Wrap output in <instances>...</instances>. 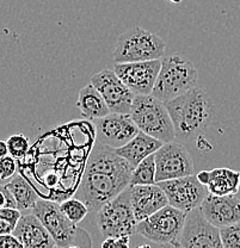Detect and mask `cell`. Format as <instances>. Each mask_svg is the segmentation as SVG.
I'll list each match as a JSON object with an SVG mask.
<instances>
[{"mask_svg": "<svg viewBox=\"0 0 240 248\" xmlns=\"http://www.w3.org/2000/svg\"><path fill=\"white\" fill-rule=\"evenodd\" d=\"M172 123L176 139L189 141L205 133L214 117V103L207 92L198 87L165 103Z\"/></svg>", "mask_w": 240, "mask_h": 248, "instance_id": "1", "label": "cell"}, {"mask_svg": "<svg viewBox=\"0 0 240 248\" xmlns=\"http://www.w3.org/2000/svg\"><path fill=\"white\" fill-rule=\"evenodd\" d=\"M197 80V68L189 59L180 55L164 58L151 94L166 103L196 87Z\"/></svg>", "mask_w": 240, "mask_h": 248, "instance_id": "2", "label": "cell"}, {"mask_svg": "<svg viewBox=\"0 0 240 248\" xmlns=\"http://www.w3.org/2000/svg\"><path fill=\"white\" fill-rule=\"evenodd\" d=\"M129 115L141 131L159 141L166 143L176 140L169 110L165 103L154 95L136 94Z\"/></svg>", "mask_w": 240, "mask_h": 248, "instance_id": "3", "label": "cell"}, {"mask_svg": "<svg viewBox=\"0 0 240 248\" xmlns=\"http://www.w3.org/2000/svg\"><path fill=\"white\" fill-rule=\"evenodd\" d=\"M32 213L35 214L45 224L53 236L56 247L91 246V239L89 234L64 215L60 208V204L55 202L38 200L32 206Z\"/></svg>", "mask_w": 240, "mask_h": 248, "instance_id": "4", "label": "cell"}, {"mask_svg": "<svg viewBox=\"0 0 240 248\" xmlns=\"http://www.w3.org/2000/svg\"><path fill=\"white\" fill-rule=\"evenodd\" d=\"M136 221L130 200V185L97 211V227L104 239L130 236L136 232Z\"/></svg>", "mask_w": 240, "mask_h": 248, "instance_id": "5", "label": "cell"}, {"mask_svg": "<svg viewBox=\"0 0 240 248\" xmlns=\"http://www.w3.org/2000/svg\"><path fill=\"white\" fill-rule=\"evenodd\" d=\"M164 40L156 33L131 28L123 32L116 42L113 50L115 62H136L160 59L165 51Z\"/></svg>", "mask_w": 240, "mask_h": 248, "instance_id": "6", "label": "cell"}, {"mask_svg": "<svg viewBox=\"0 0 240 248\" xmlns=\"http://www.w3.org/2000/svg\"><path fill=\"white\" fill-rule=\"evenodd\" d=\"M185 217L187 213L167 204L157 213L138 222L136 232L154 244L180 247L179 236Z\"/></svg>", "mask_w": 240, "mask_h": 248, "instance_id": "7", "label": "cell"}, {"mask_svg": "<svg viewBox=\"0 0 240 248\" xmlns=\"http://www.w3.org/2000/svg\"><path fill=\"white\" fill-rule=\"evenodd\" d=\"M129 185V177L84 170L76 197L84 202L90 211H98L105 203L120 195Z\"/></svg>", "mask_w": 240, "mask_h": 248, "instance_id": "8", "label": "cell"}, {"mask_svg": "<svg viewBox=\"0 0 240 248\" xmlns=\"http://www.w3.org/2000/svg\"><path fill=\"white\" fill-rule=\"evenodd\" d=\"M156 183L195 174V165L183 144L174 140L156 152Z\"/></svg>", "mask_w": 240, "mask_h": 248, "instance_id": "9", "label": "cell"}, {"mask_svg": "<svg viewBox=\"0 0 240 248\" xmlns=\"http://www.w3.org/2000/svg\"><path fill=\"white\" fill-rule=\"evenodd\" d=\"M157 184L164 190L170 205L187 214L200 208L209 193L207 186L201 184L195 174L164 180Z\"/></svg>", "mask_w": 240, "mask_h": 248, "instance_id": "10", "label": "cell"}, {"mask_svg": "<svg viewBox=\"0 0 240 248\" xmlns=\"http://www.w3.org/2000/svg\"><path fill=\"white\" fill-rule=\"evenodd\" d=\"M179 246L185 248H221L223 242L220 228L211 224L203 216L200 208L193 209L185 217L184 226L179 236Z\"/></svg>", "mask_w": 240, "mask_h": 248, "instance_id": "11", "label": "cell"}, {"mask_svg": "<svg viewBox=\"0 0 240 248\" xmlns=\"http://www.w3.org/2000/svg\"><path fill=\"white\" fill-rule=\"evenodd\" d=\"M91 84L99 91L104 98L110 112L130 113L135 93L118 78L117 74L110 69H104L94 74Z\"/></svg>", "mask_w": 240, "mask_h": 248, "instance_id": "12", "label": "cell"}, {"mask_svg": "<svg viewBox=\"0 0 240 248\" xmlns=\"http://www.w3.org/2000/svg\"><path fill=\"white\" fill-rule=\"evenodd\" d=\"M161 60L116 62L113 72L135 94H151L158 78Z\"/></svg>", "mask_w": 240, "mask_h": 248, "instance_id": "13", "label": "cell"}, {"mask_svg": "<svg viewBox=\"0 0 240 248\" xmlns=\"http://www.w3.org/2000/svg\"><path fill=\"white\" fill-rule=\"evenodd\" d=\"M94 124L96 141L115 149L125 146L140 131L128 113L110 112L104 117L94 120Z\"/></svg>", "mask_w": 240, "mask_h": 248, "instance_id": "14", "label": "cell"}, {"mask_svg": "<svg viewBox=\"0 0 240 248\" xmlns=\"http://www.w3.org/2000/svg\"><path fill=\"white\" fill-rule=\"evenodd\" d=\"M203 216L218 228L240 221V200L236 195L208 193L200 205Z\"/></svg>", "mask_w": 240, "mask_h": 248, "instance_id": "15", "label": "cell"}, {"mask_svg": "<svg viewBox=\"0 0 240 248\" xmlns=\"http://www.w3.org/2000/svg\"><path fill=\"white\" fill-rule=\"evenodd\" d=\"M133 170L134 167L127 160L118 155L115 148L97 141L85 166V170H90V172H103L118 175V177L129 178H131Z\"/></svg>", "mask_w": 240, "mask_h": 248, "instance_id": "16", "label": "cell"}, {"mask_svg": "<svg viewBox=\"0 0 240 248\" xmlns=\"http://www.w3.org/2000/svg\"><path fill=\"white\" fill-rule=\"evenodd\" d=\"M130 200L138 222L169 204L164 190L157 183L151 185H130Z\"/></svg>", "mask_w": 240, "mask_h": 248, "instance_id": "17", "label": "cell"}, {"mask_svg": "<svg viewBox=\"0 0 240 248\" xmlns=\"http://www.w3.org/2000/svg\"><path fill=\"white\" fill-rule=\"evenodd\" d=\"M12 234L19 240L23 248H54L55 241L45 224L35 214L23 215L18 219Z\"/></svg>", "mask_w": 240, "mask_h": 248, "instance_id": "18", "label": "cell"}, {"mask_svg": "<svg viewBox=\"0 0 240 248\" xmlns=\"http://www.w3.org/2000/svg\"><path fill=\"white\" fill-rule=\"evenodd\" d=\"M162 144L164 142L140 130L128 143L116 148V152L135 169L144 157L156 153Z\"/></svg>", "mask_w": 240, "mask_h": 248, "instance_id": "19", "label": "cell"}, {"mask_svg": "<svg viewBox=\"0 0 240 248\" xmlns=\"http://www.w3.org/2000/svg\"><path fill=\"white\" fill-rule=\"evenodd\" d=\"M77 107L87 120H96L109 115L110 110L99 91L92 84L86 85L80 90Z\"/></svg>", "mask_w": 240, "mask_h": 248, "instance_id": "20", "label": "cell"}, {"mask_svg": "<svg viewBox=\"0 0 240 248\" xmlns=\"http://www.w3.org/2000/svg\"><path fill=\"white\" fill-rule=\"evenodd\" d=\"M207 190L216 196L237 195L240 188V172L231 169H214L209 170Z\"/></svg>", "mask_w": 240, "mask_h": 248, "instance_id": "21", "label": "cell"}, {"mask_svg": "<svg viewBox=\"0 0 240 248\" xmlns=\"http://www.w3.org/2000/svg\"><path fill=\"white\" fill-rule=\"evenodd\" d=\"M5 185L9 188L10 192L12 193V196H14L18 210H32L36 202L40 200L32 186L22 175L15 174L11 178V180Z\"/></svg>", "mask_w": 240, "mask_h": 248, "instance_id": "22", "label": "cell"}, {"mask_svg": "<svg viewBox=\"0 0 240 248\" xmlns=\"http://www.w3.org/2000/svg\"><path fill=\"white\" fill-rule=\"evenodd\" d=\"M151 184H156V154L144 157L133 170L130 178V185Z\"/></svg>", "mask_w": 240, "mask_h": 248, "instance_id": "23", "label": "cell"}, {"mask_svg": "<svg viewBox=\"0 0 240 248\" xmlns=\"http://www.w3.org/2000/svg\"><path fill=\"white\" fill-rule=\"evenodd\" d=\"M60 208L64 215L68 217L72 222H74V223L77 224L80 223V222L86 217V215L90 211L86 204L77 197L63 202V203L60 204Z\"/></svg>", "mask_w": 240, "mask_h": 248, "instance_id": "24", "label": "cell"}, {"mask_svg": "<svg viewBox=\"0 0 240 248\" xmlns=\"http://www.w3.org/2000/svg\"><path fill=\"white\" fill-rule=\"evenodd\" d=\"M9 154L15 159H22L28 154L30 148V141L23 134H15L7 139Z\"/></svg>", "mask_w": 240, "mask_h": 248, "instance_id": "25", "label": "cell"}, {"mask_svg": "<svg viewBox=\"0 0 240 248\" xmlns=\"http://www.w3.org/2000/svg\"><path fill=\"white\" fill-rule=\"evenodd\" d=\"M224 248H240V221L220 228Z\"/></svg>", "mask_w": 240, "mask_h": 248, "instance_id": "26", "label": "cell"}, {"mask_svg": "<svg viewBox=\"0 0 240 248\" xmlns=\"http://www.w3.org/2000/svg\"><path fill=\"white\" fill-rule=\"evenodd\" d=\"M17 164L16 159L11 155H6L4 157H0V182L11 179L16 174Z\"/></svg>", "mask_w": 240, "mask_h": 248, "instance_id": "27", "label": "cell"}, {"mask_svg": "<svg viewBox=\"0 0 240 248\" xmlns=\"http://www.w3.org/2000/svg\"><path fill=\"white\" fill-rule=\"evenodd\" d=\"M103 248H128L129 247V236H117V237H107L102 244Z\"/></svg>", "mask_w": 240, "mask_h": 248, "instance_id": "28", "label": "cell"}, {"mask_svg": "<svg viewBox=\"0 0 240 248\" xmlns=\"http://www.w3.org/2000/svg\"><path fill=\"white\" fill-rule=\"evenodd\" d=\"M20 216H22V214H20V210H18V209L7 208V206L0 208V219H5V221L15 224V226L17 224Z\"/></svg>", "mask_w": 240, "mask_h": 248, "instance_id": "29", "label": "cell"}, {"mask_svg": "<svg viewBox=\"0 0 240 248\" xmlns=\"http://www.w3.org/2000/svg\"><path fill=\"white\" fill-rule=\"evenodd\" d=\"M0 248H23V245L11 232V234L0 235Z\"/></svg>", "mask_w": 240, "mask_h": 248, "instance_id": "30", "label": "cell"}, {"mask_svg": "<svg viewBox=\"0 0 240 248\" xmlns=\"http://www.w3.org/2000/svg\"><path fill=\"white\" fill-rule=\"evenodd\" d=\"M14 229H15V224L5 221V219H0V235L11 234V232H14Z\"/></svg>", "mask_w": 240, "mask_h": 248, "instance_id": "31", "label": "cell"}, {"mask_svg": "<svg viewBox=\"0 0 240 248\" xmlns=\"http://www.w3.org/2000/svg\"><path fill=\"white\" fill-rule=\"evenodd\" d=\"M196 177H197L198 182H200L201 184L206 186L208 184V180H209V170H201L200 173L196 174Z\"/></svg>", "mask_w": 240, "mask_h": 248, "instance_id": "32", "label": "cell"}, {"mask_svg": "<svg viewBox=\"0 0 240 248\" xmlns=\"http://www.w3.org/2000/svg\"><path fill=\"white\" fill-rule=\"evenodd\" d=\"M9 155V147H7L6 141H1L0 140V157H4Z\"/></svg>", "mask_w": 240, "mask_h": 248, "instance_id": "33", "label": "cell"}, {"mask_svg": "<svg viewBox=\"0 0 240 248\" xmlns=\"http://www.w3.org/2000/svg\"><path fill=\"white\" fill-rule=\"evenodd\" d=\"M7 200H6V193H5L4 185H0V208L6 206Z\"/></svg>", "mask_w": 240, "mask_h": 248, "instance_id": "34", "label": "cell"}, {"mask_svg": "<svg viewBox=\"0 0 240 248\" xmlns=\"http://www.w3.org/2000/svg\"><path fill=\"white\" fill-rule=\"evenodd\" d=\"M171 2H174V4H180L182 2V0H170Z\"/></svg>", "mask_w": 240, "mask_h": 248, "instance_id": "35", "label": "cell"}]
</instances>
